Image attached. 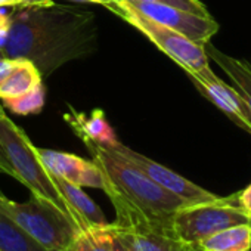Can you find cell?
Instances as JSON below:
<instances>
[{"label":"cell","instance_id":"cell-1","mask_svg":"<svg viewBox=\"0 0 251 251\" xmlns=\"http://www.w3.org/2000/svg\"><path fill=\"white\" fill-rule=\"evenodd\" d=\"M98 48V23L90 11L70 5L21 8L9 15V31L2 46L9 59H27L42 77L62 65L87 58Z\"/></svg>","mask_w":251,"mask_h":251},{"label":"cell","instance_id":"cell-2","mask_svg":"<svg viewBox=\"0 0 251 251\" xmlns=\"http://www.w3.org/2000/svg\"><path fill=\"white\" fill-rule=\"evenodd\" d=\"M83 142L103 175L102 191L115 208V225L126 229L175 232L173 217L189 202L157 185L114 150L92 141Z\"/></svg>","mask_w":251,"mask_h":251},{"label":"cell","instance_id":"cell-3","mask_svg":"<svg viewBox=\"0 0 251 251\" xmlns=\"http://www.w3.org/2000/svg\"><path fill=\"white\" fill-rule=\"evenodd\" d=\"M0 148L8 160L11 176L14 179L25 185L33 195L55 204L61 211H64L77 223L71 208L61 195L53 176L40 161L36 147L31 144L25 132L18 127L3 109L0 111Z\"/></svg>","mask_w":251,"mask_h":251},{"label":"cell","instance_id":"cell-4","mask_svg":"<svg viewBox=\"0 0 251 251\" xmlns=\"http://www.w3.org/2000/svg\"><path fill=\"white\" fill-rule=\"evenodd\" d=\"M0 210L34 241L52 251H64L81 230L55 204L33 194L28 201L17 202L0 192Z\"/></svg>","mask_w":251,"mask_h":251},{"label":"cell","instance_id":"cell-5","mask_svg":"<svg viewBox=\"0 0 251 251\" xmlns=\"http://www.w3.org/2000/svg\"><path fill=\"white\" fill-rule=\"evenodd\" d=\"M115 15L139 30L161 52L180 65L186 74H192L200 78H213L216 75L210 68L204 46H200L183 34L145 17L126 5L123 0H118V11Z\"/></svg>","mask_w":251,"mask_h":251},{"label":"cell","instance_id":"cell-6","mask_svg":"<svg viewBox=\"0 0 251 251\" xmlns=\"http://www.w3.org/2000/svg\"><path fill=\"white\" fill-rule=\"evenodd\" d=\"M239 223H251V219L238 205L233 194L183 207L173 217V230L182 241L197 247L210 235Z\"/></svg>","mask_w":251,"mask_h":251},{"label":"cell","instance_id":"cell-7","mask_svg":"<svg viewBox=\"0 0 251 251\" xmlns=\"http://www.w3.org/2000/svg\"><path fill=\"white\" fill-rule=\"evenodd\" d=\"M105 148L114 150L115 152L123 155L126 160H129L133 166H136L141 172H144L157 185H160L166 191L175 194L176 197L185 200L189 204L208 202V201H216L217 198H220L219 195L198 186L197 183L188 180L186 177L180 176L179 173L170 170L169 167L148 158L147 155L136 152L135 150H132L129 147H126L120 141H115L114 144H111Z\"/></svg>","mask_w":251,"mask_h":251},{"label":"cell","instance_id":"cell-8","mask_svg":"<svg viewBox=\"0 0 251 251\" xmlns=\"http://www.w3.org/2000/svg\"><path fill=\"white\" fill-rule=\"evenodd\" d=\"M123 2L135 11L144 14L145 17L183 34L200 46H205L210 39L219 31V24L210 15H197L161 3L130 2V0H123Z\"/></svg>","mask_w":251,"mask_h":251},{"label":"cell","instance_id":"cell-9","mask_svg":"<svg viewBox=\"0 0 251 251\" xmlns=\"http://www.w3.org/2000/svg\"><path fill=\"white\" fill-rule=\"evenodd\" d=\"M36 151L52 176L61 177L81 188L103 189V175L92 160H84L78 155L55 150L36 148Z\"/></svg>","mask_w":251,"mask_h":251},{"label":"cell","instance_id":"cell-10","mask_svg":"<svg viewBox=\"0 0 251 251\" xmlns=\"http://www.w3.org/2000/svg\"><path fill=\"white\" fill-rule=\"evenodd\" d=\"M188 77L205 99L214 103L238 127L251 135V114L239 92L233 86L226 84L217 75L213 78H200L197 75L188 74Z\"/></svg>","mask_w":251,"mask_h":251},{"label":"cell","instance_id":"cell-11","mask_svg":"<svg viewBox=\"0 0 251 251\" xmlns=\"http://www.w3.org/2000/svg\"><path fill=\"white\" fill-rule=\"evenodd\" d=\"M42 74L27 59L0 61V99H12L42 86Z\"/></svg>","mask_w":251,"mask_h":251},{"label":"cell","instance_id":"cell-12","mask_svg":"<svg viewBox=\"0 0 251 251\" xmlns=\"http://www.w3.org/2000/svg\"><path fill=\"white\" fill-rule=\"evenodd\" d=\"M121 238L133 251H198L192 244L182 241L175 232L154 229H126L117 225Z\"/></svg>","mask_w":251,"mask_h":251},{"label":"cell","instance_id":"cell-13","mask_svg":"<svg viewBox=\"0 0 251 251\" xmlns=\"http://www.w3.org/2000/svg\"><path fill=\"white\" fill-rule=\"evenodd\" d=\"M53 180L67 201L68 207L71 208L80 229L92 227V226H100L108 223L100 207L83 191L81 186H77L71 182H67L61 177L53 176Z\"/></svg>","mask_w":251,"mask_h":251},{"label":"cell","instance_id":"cell-14","mask_svg":"<svg viewBox=\"0 0 251 251\" xmlns=\"http://www.w3.org/2000/svg\"><path fill=\"white\" fill-rule=\"evenodd\" d=\"M208 59L214 61L230 78L232 86L239 92L251 114V64L245 59L229 56L216 49L210 42L204 46Z\"/></svg>","mask_w":251,"mask_h":251},{"label":"cell","instance_id":"cell-15","mask_svg":"<svg viewBox=\"0 0 251 251\" xmlns=\"http://www.w3.org/2000/svg\"><path fill=\"white\" fill-rule=\"evenodd\" d=\"M198 251H251V223L222 229L197 245Z\"/></svg>","mask_w":251,"mask_h":251},{"label":"cell","instance_id":"cell-16","mask_svg":"<svg viewBox=\"0 0 251 251\" xmlns=\"http://www.w3.org/2000/svg\"><path fill=\"white\" fill-rule=\"evenodd\" d=\"M67 118L71 127L83 141H92L100 147H108L117 141L115 135L112 133V129L109 127V124L106 123L100 111H95L92 117L77 115L71 112V115H68Z\"/></svg>","mask_w":251,"mask_h":251},{"label":"cell","instance_id":"cell-17","mask_svg":"<svg viewBox=\"0 0 251 251\" xmlns=\"http://www.w3.org/2000/svg\"><path fill=\"white\" fill-rule=\"evenodd\" d=\"M115 232L114 222L81 229L64 251H112Z\"/></svg>","mask_w":251,"mask_h":251},{"label":"cell","instance_id":"cell-18","mask_svg":"<svg viewBox=\"0 0 251 251\" xmlns=\"http://www.w3.org/2000/svg\"><path fill=\"white\" fill-rule=\"evenodd\" d=\"M0 251H52L34 241L0 210Z\"/></svg>","mask_w":251,"mask_h":251},{"label":"cell","instance_id":"cell-19","mask_svg":"<svg viewBox=\"0 0 251 251\" xmlns=\"http://www.w3.org/2000/svg\"><path fill=\"white\" fill-rule=\"evenodd\" d=\"M2 102L6 108H9L12 112L18 114V115L37 114L42 111V108L45 105V87L42 84L25 95H21V96L12 98V99H5Z\"/></svg>","mask_w":251,"mask_h":251},{"label":"cell","instance_id":"cell-20","mask_svg":"<svg viewBox=\"0 0 251 251\" xmlns=\"http://www.w3.org/2000/svg\"><path fill=\"white\" fill-rule=\"evenodd\" d=\"M130 2H150V3H161V5H169L191 14H197V15H204L208 17V11L207 8L202 5V2L200 0H130Z\"/></svg>","mask_w":251,"mask_h":251},{"label":"cell","instance_id":"cell-21","mask_svg":"<svg viewBox=\"0 0 251 251\" xmlns=\"http://www.w3.org/2000/svg\"><path fill=\"white\" fill-rule=\"evenodd\" d=\"M236 202L251 219V183L245 189L236 192Z\"/></svg>","mask_w":251,"mask_h":251},{"label":"cell","instance_id":"cell-22","mask_svg":"<svg viewBox=\"0 0 251 251\" xmlns=\"http://www.w3.org/2000/svg\"><path fill=\"white\" fill-rule=\"evenodd\" d=\"M70 2H80V3H93L100 5L106 9H109L112 14H117L118 11V2L117 0H70Z\"/></svg>","mask_w":251,"mask_h":251},{"label":"cell","instance_id":"cell-23","mask_svg":"<svg viewBox=\"0 0 251 251\" xmlns=\"http://www.w3.org/2000/svg\"><path fill=\"white\" fill-rule=\"evenodd\" d=\"M53 5V0H21L20 8H42Z\"/></svg>","mask_w":251,"mask_h":251},{"label":"cell","instance_id":"cell-24","mask_svg":"<svg viewBox=\"0 0 251 251\" xmlns=\"http://www.w3.org/2000/svg\"><path fill=\"white\" fill-rule=\"evenodd\" d=\"M112 251H133V250L129 247V244L121 238V235L118 233V230L115 232V236H114Z\"/></svg>","mask_w":251,"mask_h":251},{"label":"cell","instance_id":"cell-25","mask_svg":"<svg viewBox=\"0 0 251 251\" xmlns=\"http://www.w3.org/2000/svg\"><path fill=\"white\" fill-rule=\"evenodd\" d=\"M8 31H9V17L0 15V48L3 46L6 40Z\"/></svg>","mask_w":251,"mask_h":251},{"label":"cell","instance_id":"cell-26","mask_svg":"<svg viewBox=\"0 0 251 251\" xmlns=\"http://www.w3.org/2000/svg\"><path fill=\"white\" fill-rule=\"evenodd\" d=\"M2 109H3V108L0 106V111H2ZM0 172H3V173H6V175L11 176V167H9V164H8V160H6V157H5L2 148H0Z\"/></svg>","mask_w":251,"mask_h":251},{"label":"cell","instance_id":"cell-27","mask_svg":"<svg viewBox=\"0 0 251 251\" xmlns=\"http://www.w3.org/2000/svg\"><path fill=\"white\" fill-rule=\"evenodd\" d=\"M21 5V0H0V8L3 6H18Z\"/></svg>","mask_w":251,"mask_h":251},{"label":"cell","instance_id":"cell-28","mask_svg":"<svg viewBox=\"0 0 251 251\" xmlns=\"http://www.w3.org/2000/svg\"><path fill=\"white\" fill-rule=\"evenodd\" d=\"M6 56H5V53H3V49L2 48H0V61H3Z\"/></svg>","mask_w":251,"mask_h":251},{"label":"cell","instance_id":"cell-29","mask_svg":"<svg viewBox=\"0 0 251 251\" xmlns=\"http://www.w3.org/2000/svg\"><path fill=\"white\" fill-rule=\"evenodd\" d=\"M117 2H118V0H117Z\"/></svg>","mask_w":251,"mask_h":251}]
</instances>
